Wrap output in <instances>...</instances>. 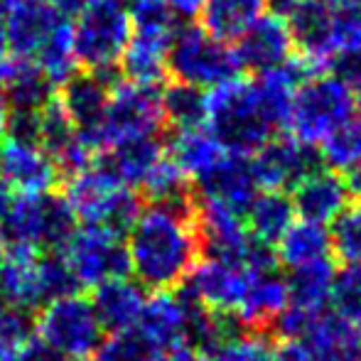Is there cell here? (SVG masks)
<instances>
[{
	"label": "cell",
	"mask_w": 361,
	"mask_h": 361,
	"mask_svg": "<svg viewBox=\"0 0 361 361\" xmlns=\"http://www.w3.org/2000/svg\"><path fill=\"white\" fill-rule=\"evenodd\" d=\"M126 238L130 273L155 293L182 286L202 253L195 204H150Z\"/></svg>",
	"instance_id": "obj_1"
},
{
	"label": "cell",
	"mask_w": 361,
	"mask_h": 361,
	"mask_svg": "<svg viewBox=\"0 0 361 361\" xmlns=\"http://www.w3.org/2000/svg\"><path fill=\"white\" fill-rule=\"evenodd\" d=\"M204 104V128L236 155L251 157L281 130L253 81L233 76L207 91Z\"/></svg>",
	"instance_id": "obj_2"
},
{
	"label": "cell",
	"mask_w": 361,
	"mask_h": 361,
	"mask_svg": "<svg viewBox=\"0 0 361 361\" xmlns=\"http://www.w3.org/2000/svg\"><path fill=\"white\" fill-rule=\"evenodd\" d=\"M354 114L357 101L349 81L342 74L317 72L295 91L288 128L300 143L319 147Z\"/></svg>",
	"instance_id": "obj_3"
},
{
	"label": "cell",
	"mask_w": 361,
	"mask_h": 361,
	"mask_svg": "<svg viewBox=\"0 0 361 361\" xmlns=\"http://www.w3.org/2000/svg\"><path fill=\"white\" fill-rule=\"evenodd\" d=\"M74 52L89 72H116L121 54L133 37V18L126 0H89L76 13Z\"/></svg>",
	"instance_id": "obj_4"
},
{
	"label": "cell",
	"mask_w": 361,
	"mask_h": 361,
	"mask_svg": "<svg viewBox=\"0 0 361 361\" xmlns=\"http://www.w3.org/2000/svg\"><path fill=\"white\" fill-rule=\"evenodd\" d=\"M35 332L39 342L69 361H89L104 344V329L91 300L67 295L37 310Z\"/></svg>",
	"instance_id": "obj_5"
},
{
	"label": "cell",
	"mask_w": 361,
	"mask_h": 361,
	"mask_svg": "<svg viewBox=\"0 0 361 361\" xmlns=\"http://www.w3.org/2000/svg\"><path fill=\"white\" fill-rule=\"evenodd\" d=\"M3 233L10 243H25V246L49 248L62 251L64 243L76 231V214L69 207L67 197L57 192H42V195H20L10 202L5 212Z\"/></svg>",
	"instance_id": "obj_6"
},
{
	"label": "cell",
	"mask_w": 361,
	"mask_h": 361,
	"mask_svg": "<svg viewBox=\"0 0 361 361\" xmlns=\"http://www.w3.org/2000/svg\"><path fill=\"white\" fill-rule=\"evenodd\" d=\"M241 72L233 47L202 27H177L167 54V74L175 81L209 91Z\"/></svg>",
	"instance_id": "obj_7"
},
{
	"label": "cell",
	"mask_w": 361,
	"mask_h": 361,
	"mask_svg": "<svg viewBox=\"0 0 361 361\" xmlns=\"http://www.w3.org/2000/svg\"><path fill=\"white\" fill-rule=\"evenodd\" d=\"M162 126H165V116H162L157 86L118 79L109 94V106L101 126V147L109 150L111 145L123 140L155 138L160 135Z\"/></svg>",
	"instance_id": "obj_8"
},
{
	"label": "cell",
	"mask_w": 361,
	"mask_h": 361,
	"mask_svg": "<svg viewBox=\"0 0 361 361\" xmlns=\"http://www.w3.org/2000/svg\"><path fill=\"white\" fill-rule=\"evenodd\" d=\"M59 253L81 288H99L116 278L130 276L128 246L121 236L101 226H84L74 231Z\"/></svg>",
	"instance_id": "obj_9"
},
{
	"label": "cell",
	"mask_w": 361,
	"mask_h": 361,
	"mask_svg": "<svg viewBox=\"0 0 361 361\" xmlns=\"http://www.w3.org/2000/svg\"><path fill=\"white\" fill-rule=\"evenodd\" d=\"M258 273L263 271H256L243 261H226V258L209 256L195 263L190 276L185 278L182 293L209 312L233 317L246 298L248 286Z\"/></svg>",
	"instance_id": "obj_10"
},
{
	"label": "cell",
	"mask_w": 361,
	"mask_h": 361,
	"mask_svg": "<svg viewBox=\"0 0 361 361\" xmlns=\"http://www.w3.org/2000/svg\"><path fill=\"white\" fill-rule=\"evenodd\" d=\"M118 81L116 72H76L67 84H62L59 104L64 106L76 135L96 155H101V126L109 106L111 86Z\"/></svg>",
	"instance_id": "obj_11"
},
{
	"label": "cell",
	"mask_w": 361,
	"mask_h": 361,
	"mask_svg": "<svg viewBox=\"0 0 361 361\" xmlns=\"http://www.w3.org/2000/svg\"><path fill=\"white\" fill-rule=\"evenodd\" d=\"M251 167L258 190L286 192L317 167V155L298 138H271L251 155Z\"/></svg>",
	"instance_id": "obj_12"
},
{
	"label": "cell",
	"mask_w": 361,
	"mask_h": 361,
	"mask_svg": "<svg viewBox=\"0 0 361 361\" xmlns=\"http://www.w3.org/2000/svg\"><path fill=\"white\" fill-rule=\"evenodd\" d=\"M0 177L20 195L54 192L62 182L57 165L42 147L10 135L0 140Z\"/></svg>",
	"instance_id": "obj_13"
},
{
	"label": "cell",
	"mask_w": 361,
	"mask_h": 361,
	"mask_svg": "<svg viewBox=\"0 0 361 361\" xmlns=\"http://www.w3.org/2000/svg\"><path fill=\"white\" fill-rule=\"evenodd\" d=\"M135 329L160 354L190 347V302L182 293L160 290L145 300Z\"/></svg>",
	"instance_id": "obj_14"
},
{
	"label": "cell",
	"mask_w": 361,
	"mask_h": 361,
	"mask_svg": "<svg viewBox=\"0 0 361 361\" xmlns=\"http://www.w3.org/2000/svg\"><path fill=\"white\" fill-rule=\"evenodd\" d=\"M293 49L295 39L286 15L266 13L256 25H251V30H246L236 39L233 52H236L241 69H251V72L261 74L290 62Z\"/></svg>",
	"instance_id": "obj_15"
},
{
	"label": "cell",
	"mask_w": 361,
	"mask_h": 361,
	"mask_svg": "<svg viewBox=\"0 0 361 361\" xmlns=\"http://www.w3.org/2000/svg\"><path fill=\"white\" fill-rule=\"evenodd\" d=\"M195 221L202 248H207L212 258L246 261L248 251L256 243L248 233L241 212L228 209L216 202L200 200V207H195Z\"/></svg>",
	"instance_id": "obj_16"
},
{
	"label": "cell",
	"mask_w": 361,
	"mask_h": 361,
	"mask_svg": "<svg viewBox=\"0 0 361 361\" xmlns=\"http://www.w3.org/2000/svg\"><path fill=\"white\" fill-rule=\"evenodd\" d=\"M290 202H293L298 219H307V221L329 226L347 209L349 187L344 182L342 172L327 170V167H314L293 187Z\"/></svg>",
	"instance_id": "obj_17"
},
{
	"label": "cell",
	"mask_w": 361,
	"mask_h": 361,
	"mask_svg": "<svg viewBox=\"0 0 361 361\" xmlns=\"http://www.w3.org/2000/svg\"><path fill=\"white\" fill-rule=\"evenodd\" d=\"M64 15L49 0H15L3 15L10 54L35 59Z\"/></svg>",
	"instance_id": "obj_18"
},
{
	"label": "cell",
	"mask_w": 361,
	"mask_h": 361,
	"mask_svg": "<svg viewBox=\"0 0 361 361\" xmlns=\"http://www.w3.org/2000/svg\"><path fill=\"white\" fill-rule=\"evenodd\" d=\"M197 190H200V200L216 202L241 214L261 192L253 177L251 157L236 155V152H226L219 165L212 167L202 180H197Z\"/></svg>",
	"instance_id": "obj_19"
},
{
	"label": "cell",
	"mask_w": 361,
	"mask_h": 361,
	"mask_svg": "<svg viewBox=\"0 0 361 361\" xmlns=\"http://www.w3.org/2000/svg\"><path fill=\"white\" fill-rule=\"evenodd\" d=\"M121 187H123V182L104 162L96 160L84 172L69 177L64 197L74 209L76 219H81L86 226H101Z\"/></svg>",
	"instance_id": "obj_20"
},
{
	"label": "cell",
	"mask_w": 361,
	"mask_h": 361,
	"mask_svg": "<svg viewBox=\"0 0 361 361\" xmlns=\"http://www.w3.org/2000/svg\"><path fill=\"white\" fill-rule=\"evenodd\" d=\"M177 30H133L121 54V72L135 84L157 86L167 76V54Z\"/></svg>",
	"instance_id": "obj_21"
},
{
	"label": "cell",
	"mask_w": 361,
	"mask_h": 361,
	"mask_svg": "<svg viewBox=\"0 0 361 361\" xmlns=\"http://www.w3.org/2000/svg\"><path fill=\"white\" fill-rule=\"evenodd\" d=\"M300 339L310 347L314 361H354L361 357V329L334 310L314 314Z\"/></svg>",
	"instance_id": "obj_22"
},
{
	"label": "cell",
	"mask_w": 361,
	"mask_h": 361,
	"mask_svg": "<svg viewBox=\"0 0 361 361\" xmlns=\"http://www.w3.org/2000/svg\"><path fill=\"white\" fill-rule=\"evenodd\" d=\"M37 261L39 251L35 246L10 243V251L3 253V263H0V288H3L5 302L32 314L44 307L37 281Z\"/></svg>",
	"instance_id": "obj_23"
},
{
	"label": "cell",
	"mask_w": 361,
	"mask_h": 361,
	"mask_svg": "<svg viewBox=\"0 0 361 361\" xmlns=\"http://www.w3.org/2000/svg\"><path fill=\"white\" fill-rule=\"evenodd\" d=\"M145 288L128 278H116L96 288L91 300L94 312L106 334H118L135 329L145 305Z\"/></svg>",
	"instance_id": "obj_24"
},
{
	"label": "cell",
	"mask_w": 361,
	"mask_h": 361,
	"mask_svg": "<svg viewBox=\"0 0 361 361\" xmlns=\"http://www.w3.org/2000/svg\"><path fill=\"white\" fill-rule=\"evenodd\" d=\"M52 89L35 59L10 54L0 64V91L10 111H39L52 99Z\"/></svg>",
	"instance_id": "obj_25"
},
{
	"label": "cell",
	"mask_w": 361,
	"mask_h": 361,
	"mask_svg": "<svg viewBox=\"0 0 361 361\" xmlns=\"http://www.w3.org/2000/svg\"><path fill=\"white\" fill-rule=\"evenodd\" d=\"M273 248L281 266H286L288 271H298L332 258V233L324 224L295 219Z\"/></svg>",
	"instance_id": "obj_26"
},
{
	"label": "cell",
	"mask_w": 361,
	"mask_h": 361,
	"mask_svg": "<svg viewBox=\"0 0 361 361\" xmlns=\"http://www.w3.org/2000/svg\"><path fill=\"white\" fill-rule=\"evenodd\" d=\"M271 8V0H204L200 10L202 30L231 44Z\"/></svg>",
	"instance_id": "obj_27"
},
{
	"label": "cell",
	"mask_w": 361,
	"mask_h": 361,
	"mask_svg": "<svg viewBox=\"0 0 361 361\" xmlns=\"http://www.w3.org/2000/svg\"><path fill=\"white\" fill-rule=\"evenodd\" d=\"M288 281L278 276V271H263L248 286V293L243 298L238 312L233 314L238 324L246 327H261V324H273L288 307Z\"/></svg>",
	"instance_id": "obj_28"
},
{
	"label": "cell",
	"mask_w": 361,
	"mask_h": 361,
	"mask_svg": "<svg viewBox=\"0 0 361 361\" xmlns=\"http://www.w3.org/2000/svg\"><path fill=\"white\" fill-rule=\"evenodd\" d=\"M165 147L155 138H135L123 140V143L111 145L109 150L101 152L96 160L104 162L123 185L140 187L143 180L150 175V170L165 157Z\"/></svg>",
	"instance_id": "obj_29"
},
{
	"label": "cell",
	"mask_w": 361,
	"mask_h": 361,
	"mask_svg": "<svg viewBox=\"0 0 361 361\" xmlns=\"http://www.w3.org/2000/svg\"><path fill=\"white\" fill-rule=\"evenodd\" d=\"M226 152L228 150L212 135L209 128L197 126V128L177 130L167 155H170V160L175 162L190 180L197 182V180H202L212 167L219 165Z\"/></svg>",
	"instance_id": "obj_30"
},
{
	"label": "cell",
	"mask_w": 361,
	"mask_h": 361,
	"mask_svg": "<svg viewBox=\"0 0 361 361\" xmlns=\"http://www.w3.org/2000/svg\"><path fill=\"white\" fill-rule=\"evenodd\" d=\"M334 278H337V271H334L332 261H319L312 263V266L290 271L288 307L298 310V312L307 314V317L324 312L332 305Z\"/></svg>",
	"instance_id": "obj_31"
},
{
	"label": "cell",
	"mask_w": 361,
	"mask_h": 361,
	"mask_svg": "<svg viewBox=\"0 0 361 361\" xmlns=\"http://www.w3.org/2000/svg\"><path fill=\"white\" fill-rule=\"evenodd\" d=\"M243 221H246V228L253 241L263 243V246H276L278 238L295 221L293 202H290L286 192L261 190L253 197L248 209L243 212Z\"/></svg>",
	"instance_id": "obj_32"
},
{
	"label": "cell",
	"mask_w": 361,
	"mask_h": 361,
	"mask_svg": "<svg viewBox=\"0 0 361 361\" xmlns=\"http://www.w3.org/2000/svg\"><path fill=\"white\" fill-rule=\"evenodd\" d=\"M35 62H37V67L42 69V74L47 76V81L52 86L67 84L79 72V62H76V52H74L72 23L67 18H62V23L52 30L47 42L35 54Z\"/></svg>",
	"instance_id": "obj_33"
},
{
	"label": "cell",
	"mask_w": 361,
	"mask_h": 361,
	"mask_svg": "<svg viewBox=\"0 0 361 361\" xmlns=\"http://www.w3.org/2000/svg\"><path fill=\"white\" fill-rule=\"evenodd\" d=\"M204 99L207 94L202 89H197V86L182 84V81L170 84L165 91H160L165 123H170L177 130L204 126Z\"/></svg>",
	"instance_id": "obj_34"
},
{
	"label": "cell",
	"mask_w": 361,
	"mask_h": 361,
	"mask_svg": "<svg viewBox=\"0 0 361 361\" xmlns=\"http://www.w3.org/2000/svg\"><path fill=\"white\" fill-rule=\"evenodd\" d=\"M143 192L150 204H192L190 177L170 160L165 152L160 162L143 180Z\"/></svg>",
	"instance_id": "obj_35"
},
{
	"label": "cell",
	"mask_w": 361,
	"mask_h": 361,
	"mask_svg": "<svg viewBox=\"0 0 361 361\" xmlns=\"http://www.w3.org/2000/svg\"><path fill=\"white\" fill-rule=\"evenodd\" d=\"M322 160L329 170L349 172L361 165V116L354 114L322 145Z\"/></svg>",
	"instance_id": "obj_36"
},
{
	"label": "cell",
	"mask_w": 361,
	"mask_h": 361,
	"mask_svg": "<svg viewBox=\"0 0 361 361\" xmlns=\"http://www.w3.org/2000/svg\"><path fill=\"white\" fill-rule=\"evenodd\" d=\"M74 138H76L74 123L69 121L67 111L59 104V99L52 96L37 111V145L54 160L64 147L74 143Z\"/></svg>",
	"instance_id": "obj_37"
},
{
	"label": "cell",
	"mask_w": 361,
	"mask_h": 361,
	"mask_svg": "<svg viewBox=\"0 0 361 361\" xmlns=\"http://www.w3.org/2000/svg\"><path fill=\"white\" fill-rule=\"evenodd\" d=\"M37 281H39V293H42V302H52V300L67 298V295L81 293L79 281L74 278L72 268L67 266V261L62 258L59 251L39 253L37 261Z\"/></svg>",
	"instance_id": "obj_38"
},
{
	"label": "cell",
	"mask_w": 361,
	"mask_h": 361,
	"mask_svg": "<svg viewBox=\"0 0 361 361\" xmlns=\"http://www.w3.org/2000/svg\"><path fill=\"white\" fill-rule=\"evenodd\" d=\"M332 253H337L344 266L361 268V200L347 204L332 221Z\"/></svg>",
	"instance_id": "obj_39"
},
{
	"label": "cell",
	"mask_w": 361,
	"mask_h": 361,
	"mask_svg": "<svg viewBox=\"0 0 361 361\" xmlns=\"http://www.w3.org/2000/svg\"><path fill=\"white\" fill-rule=\"evenodd\" d=\"M204 361H273V347L263 334L233 332L212 347Z\"/></svg>",
	"instance_id": "obj_40"
},
{
	"label": "cell",
	"mask_w": 361,
	"mask_h": 361,
	"mask_svg": "<svg viewBox=\"0 0 361 361\" xmlns=\"http://www.w3.org/2000/svg\"><path fill=\"white\" fill-rule=\"evenodd\" d=\"M162 354L140 337L138 329L111 334L89 361H157Z\"/></svg>",
	"instance_id": "obj_41"
},
{
	"label": "cell",
	"mask_w": 361,
	"mask_h": 361,
	"mask_svg": "<svg viewBox=\"0 0 361 361\" xmlns=\"http://www.w3.org/2000/svg\"><path fill=\"white\" fill-rule=\"evenodd\" d=\"M35 334L32 312L13 305H0V359L20 352Z\"/></svg>",
	"instance_id": "obj_42"
},
{
	"label": "cell",
	"mask_w": 361,
	"mask_h": 361,
	"mask_svg": "<svg viewBox=\"0 0 361 361\" xmlns=\"http://www.w3.org/2000/svg\"><path fill=\"white\" fill-rule=\"evenodd\" d=\"M332 305L334 312H339L361 329V268L347 266L342 273H337L332 290Z\"/></svg>",
	"instance_id": "obj_43"
},
{
	"label": "cell",
	"mask_w": 361,
	"mask_h": 361,
	"mask_svg": "<svg viewBox=\"0 0 361 361\" xmlns=\"http://www.w3.org/2000/svg\"><path fill=\"white\" fill-rule=\"evenodd\" d=\"M273 361H314V357L300 337H283L273 347Z\"/></svg>",
	"instance_id": "obj_44"
},
{
	"label": "cell",
	"mask_w": 361,
	"mask_h": 361,
	"mask_svg": "<svg viewBox=\"0 0 361 361\" xmlns=\"http://www.w3.org/2000/svg\"><path fill=\"white\" fill-rule=\"evenodd\" d=\"M344 79L349 81L354 91V101H357V109H361V57L347 59V67H344Z\"/></svg>",
	"instance_id": "obj_45"
},
{
	"label": "cell",
	"mask_w": 361,
	"mask_h": 361,
	"mask_svg": "<svg viewBox=\"0 0 361 361\" xmlns=\"http://www.w3.org/2000/svg\"><path fill=\"white\" fill-rule=\"evenodd\" d=\"M162 361H204L200 352H197L195 347H180V349H172V352H167Z\"/></svg>",
	"instance_id": "obj_46"
},
{
	"label": "cell",
	"mask_w": 361,
	"mask_h": 361,
	"mask_svg": "<svg viewBox=\"0 0 361 361\" xmlns=\"http://www.w3.org/2000/svg\"><path fill=\"white\" fill-rule=\"evenodd\" d=\"M49 3L54 5V8L59 10V13L64 15V18H69V15H76L81 8H84L89 0H49Z\"/></svg>",
	"instance_id": "obj_47"
},
{
	"label": "cell",
	"mask_w": 361,
	"mask_h": 361,
	"mask_svg": "<svg viewBox=\"0 0 361 361\" xmlns=\"http://www.w3.org/2000/svg\"><path fill=\"white\" fill-rule=\"evenodd\" d=\"M344 182H347V187H349V195H357L359 200H361V165L359 167H354V170H349V172H344Z\"/></svg>",
	"instance_id": "obj_48"
},
{
	"label": "cell",
	"mask_w": 361,
	"mask_h": 361,
	"mask_svg": "<svg viewBox=\"0 0 361 361\" xmlns=\"http://www.w3.org/2000/svg\"><path fill=\"white\" fill-rule=\"evenodd\" d=\"M10 202H13V190H10L8 182L0 177V216H5V212H8Z\"/></svg>",
	"instance_id": "obj_49"
},
{
	"label": "cell",
	"mask_w": 361,
	"mask_h": 361,
	"mask_svg": "<svg viewBox=\"0 0 361 361\" xmlns=\"http://www.w3.org/2000/svg\"><path fill=\"white\" fill-rule=\"evenodd\" d=\"M10 57V44H8V35H5V25L3 18H0V64Z\"/></svg>",
	"instance_id": "obj_50"
},
{
	"label": "cell",
	"mask_w": 361,
	"mask_h": 361,
	"mask_svg": "<svg viewBox=\"0 0 361 361\" xmlns=\"http://www.w3.org/2000/svg\"><path fill=\"white\" fill-rule=\"evenodd\" d=\"M8 116H10V109H8V101H5L3 91H0V135L5 133V126H8Z\"/></svg>",
	"instance_id": "obj_51"
},
{
	"label": "cell",
	"mask_w": 361,
	"mask_h": 361,
	"mask_svg": "<svg viewBox=\"0 0 361 361\" xmlns=\"http://www.w3.org/2000/svg\"><path fill=\"white\" fill-rule=\"evenodd\" d=\"M295 3H300V0H271V5H278V8H281V15H286Z\"/></svg>",
	"instance_id": "obj_52"
},
{
	"label": "cell",
	"mask_w": 361,
	"mask_h": 361,
	"mask_svg": "<svg viewBox=\"0 0 361 361\" xmlns=\"http://www.w3.org/2000/svg\"><path fill=\"white\" fill-rule=\"evenodd\" d=\"M13 3H15V0H0V18H3V15H5V10H8Z\"/></svg>",
	"instance_id": "obj_53"
},
{
	"label": "cell",
	"mask_w": 361,
	"mask_h": 361,
	"mask_svg": "<svg viewBox=\"0 0 361 361\" xmlns=\"http://www.w3.org/2000/svg\"><path fill=\"white\" fill-rule=\"evenodd\" d=\"M5 253V233H3V226H0V258Z\"/></svg>",
	"instance_id": "obj_54"
},
{
	"label": "cell",
	"mask_w": 361,
	"mask_h": 361,
	"mask_svg": "<svg viewBox=\"0 0 361 361\" xmlns=\"http://www.w3.org/2000/svg\"><path fill=\"white\" fill-rule=\"evenodd\" d=\"M354 361H361V357H359V359H354Z\"/></svg>",
	"instance_id": "obj_55"
},
{
	"label": "cell",
	"mask_w": 361,
	"mask_h": 361,
	"mask_svg": "<svg viewBox=\"0 0 361 361\" xmlns=\"http://www.w3.org/2000/svg\"><path fill=\"white\" fill-rule=\"evenodd\" d=\"M126 3H128V0H126Z\"/></svg>",
	"instance_id": "obj_56"
}]
</instances>
